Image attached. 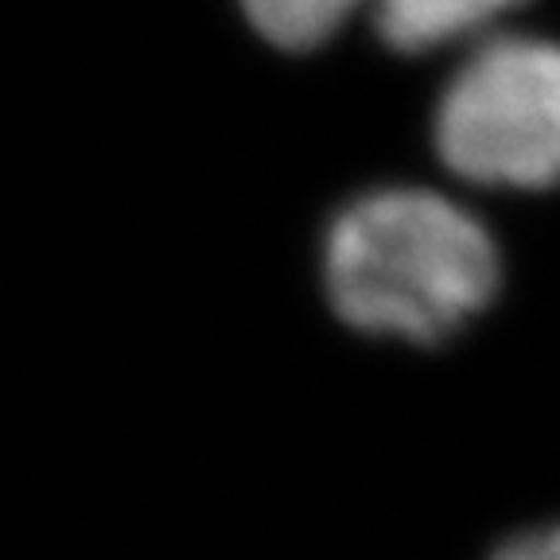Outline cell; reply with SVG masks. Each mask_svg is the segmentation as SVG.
<instances>
[{
	"instance_id": "2",
	"label": "cell",
	"mask_w": 560,
	"mask_h": 560,
	"mask_svg": "<svg viewBox=\"0 0 560 560\" xmlns=\"http://www.w3.org/2000/svg\"><path fill=\"white\" fill-rule=\"evenodd\" d=\"M432 140L467 184L545 191L560 184V44L499 35L455 70Z\"/></svg>"
},
{
	"instance_id": "3",
	"label": "cell",
	"mask_w": 560,
	"mask_h": 560,
	"mask_svg": "<svg viewBox=\"0 0 560 560\" xmlns=\"http://www.w3.org/2000/svg\"><path fill=\"white\" fill-rule=\"evenodd\" d=\"M525 0H374V27L385 47L420 55L494 24Z\"/></svg>"
},
{
	"instance_id": "1",
	"label": "cell",
	"mask_w": 560,
	"mask_h": 560,
	"mask_svg": "<svg viewBox=\"0 0 560 560\" xmlns=\"http://www.w3.org/2000/svg\"><path fill=\"white\" fill-rule=\"evenodd\" d=\"M499 284V242L471 210L429 187L359 195L324 234L327 304L374 339L440 347L487 312Z\"/></svg>"
},
{
	"instance_id": "4",
	"label": "cell",
	"mask_w": 560,
	"mask_h": 560,
	"mask_svg": "<svg viewBox=\"0 0 560 560\" xmlns=\"http://www.w3.org/2000/svg\"><path fill=\"white\" fill-rule=\"evenodd\" d=\"M261 39L284 51H307L339 32L362 0H237Z\"/></svg>"
},
{
	"instance_id": "5",
	"label": "cell",
	"mask_w": 560,
	"mask_h": 560,
	"mask_svg": "<svg viewBox=\"0 0 560 560\" xmlns=\"http://www.w3.org/2000/svg\"><path fill=\"white\" fill-rule=\"evenodd\" d=\"M490 560H560V522L522 529L490 552Z\"/></svg>"
}]
</instances>
